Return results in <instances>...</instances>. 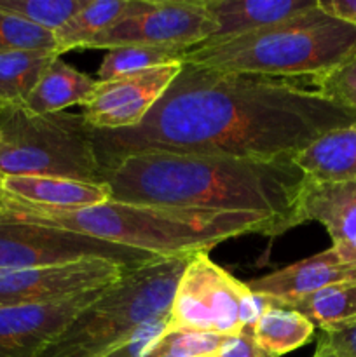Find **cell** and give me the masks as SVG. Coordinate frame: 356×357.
<instances>
[{"instance_id": "cell-31", "label": "cell", "mask_w": 356, "mask_h": 357, "mask_svg": "<svg viewBox=\"0 0 356 357\" xmlns=\"http://www.w3.org/2000/svg\"><path fill=\"white\" fill-rule=\"evenodd\" d=\"M318 7L328 16L356 26V0H318Z\"/></svg>"}, {"instance_id": "cell-9", "label": "cell", "mask_w": 356, "mask_h": 357, "mask_svg": "<svg viewBox=\"0 0 356 357\" xmlns=\"http://www.w3.org/2000/svg\"><path fill=\"white\" fill-rule=\"evenodd\" d=\"M216 23L205 0H129L124 16L94 37L86 49L124 45L194 47L208 40Z\"/></svg>"}, {"instance_id": "cell-21", "label": "cell", "mask_w": 356, "mask_h": 357, "mask_svg": "<svg viewBox=\"0 0 356 357\" xmlns=\"http://www.w3.org/2000/svg\"><path fill=\"white\" fill-rule=\"evenodd\" d=\"M316 328L295 310L269 305L253 324V337L274 357L297 351L313 338Z\"/></svg>"}, {"instance_id": "cell-24", "label": "cell", "mask_w": 356, "mask_h": 357, "mask_svg": "<svg viewBox=\"0 0 356 357\" xmlns=\"http://www.w3.org/2000/svg\"><path fill=\"white\" fill-rule=\"evenodd\" d=\"M229 337L195 330H164L143 357H216Z\"/></svg>"}, {"instance_id": "cell-13", "label": "cell", "mask_w": 356, "mask_h": 357, "mask_svg": "<svg viewBox=\"0 0 356 357\" xmlns=\"http://www.w3.org/2000/svg\"><path fill=\"white\" fill-rule=\"evenodd\" d=\"M300 223L318 222L327 229L337 261L356 268V180L313 181L300 195Z\"/></svg>"}, {"instance_id": "cell-30", "label": "cell", "mask_w": 356, "mask_h": 357, "mask_svg": "<svg viewBox=\"0 0 356 357\" xmlns=\"http://www.w3.org/2000/svg\"><path fill=\"white\" fill-rule=\"evenodd\" d=\"M216 357H274L258 345L253 337V328L246 326L234 337H229L225 347Z\"/></svg>"}, {"instance_id": "cell-15", "label": "cell", "mask_w": 356, "mask_h": 357, "mask_svg": "<svg viewBox=\"0 0 356 357\" xmlns=\"http://www.w3.org/2000/svg\"><path fill=\"white\" fill-rule=\"evenodd\" d=\"M355 279L356 268L341 265L330 250H325L264 278L253 279L246 284L255 295L265 296L272 302H283L311 295L330 284Z\"/></svg>"}, {"instance_id": "cell-23", "label": "cell", "mask_w": 356, "mask_h": 357, "mask_svg": "<svg viewBox=\"0 0 356 357\" xmlns=\"http://www.w3.org/2000/svg\"><path fill=\"white\" fill-rule=\"evenodd\" d=\"M185 52L187 47L178 45H124L108 49L98 68L96 80H110L170 63H184Z\"/></svg>"}, {"instance_id": "cell-3", "label": "cell", "mask_w": 356, "mask_h": 357, "mask_svg": "<svg viewBox=\"0 0 356 357\" xmlns=\"http://www.w3.org/2000/svg\"><path fill=\"white\" fill-rule=\"evenodd\" d=\"M0 215L94 237L163 258L191 257L243 234L272 237L267 218L250 213H215L170 206L107 201L91 208L56 211L10 201L0 194Z\"/></svg>"}, {"instance_id": "cell-2", "label": "cell", "mask_w": 356, "mask_h": 357, "mask_svg": "<svg viewBox=\"0 0 356 357\" xmlns=\"http://www.w3.org/2000/svg\"><path fill=\"white\" fill-rule=\"evenodd\" d=\"M307 176L293 157L145 152L124 157L107 174L110 199L215 213H250L272 225V237L302 225L300 195Z\"/></svg>"}, {"instance_id": "cell-18", "label": "cell", "mask_w": 356, "mask_h": 357, "mask_svg": "<svg viewBox=\"0 0 356 357\" xmlns=\"http://www.w3.org/2000/svg\"><path fill=\"white\" fill-rule=\"evenodd\" d=\"M94 87L96 79L66 65L58 56L31 91L24 108L34 114H58L75 105L82 107Z\"/></svg>"}, {"instance_id": "cell-4", "label": "cell", "mask_w": 356, "mask_h": 357, "mask_svg": "<svg viewBox=\"0 0 356 357\" xmlns=\"http://www.w3.org/2000/svg\"><path fill=\"white\" fill-rule=\"evenodd\" d=\"M356 58V26L318 3L290 20L187 49L184 65L229 73L313 79Z\"/></svg>"}, {"instance_id": "cell-28", "label": "cell", "mask_w": 356, "mask_h": 357, "mask_svg": "<svg viewBox=\"0 0 356 357\" xmlns=\"http://www.w3.org/2000/svg\"><path fill=\"white\" fill-rule=\"evenodd\" d=\"M166 328L168 319L143 324L138 330L133 331L128 338H124L114 351L108 352L105 357H143L147 349L164 333Z\"/></svg>"}, {"instance_id": "cell-16", "label": "cell", "mask_w": 356, "mask_h": 357, "mask_svg": "<svg viewBox=\"0 0 356 357\" xmlns=\"http://www.w3.org/2000/svg\"><path fill=\"white\" fill-rule=\"evenodd\" d=\"M316 3L318 0H205L216 23L215 33L205 42L225 40L281 23Z\"/></svg>"}, {"instance_id": "cell-29", "label": "cell", "mask_w": 356, "mask_h": 357, "mask_svg": "<svg viewBox=\"0 0 356 357\" xmlns=\"http://www.w3.org/2000/svg\"><path fill=\"white\" fill-rule=\"evenodd\" d=\"M318 347L327 349L339 357H356V321L321 331Z\"/></svg>"}, {"instance_id": "cell-14", "label": "cell", "mask_w": 356, "mask_h": 357, "mask_svg": "<svg viewBox=\"0 0 356 357\" xmlns=\"http://www.w3.org/2000/svg\"><path fill=\"white\" fill-rule=\"evenodd\" d=\"M0 194L21 204L56 211H73L110 201L107 185L58 176L0 178Z\"/></svg>"}, {"instance_id": "cell-25", "label": "cell", "mask_w": 356, "mask_h": 357, "mask_svg": "<svg viewBox=\"0 0 356 357\" xmlns=\"http://www.w3.org/2000/svg\"><path fill=\"white\" fill-rule=\"evenodd\" d=\"M86 2L87 0H0V9L56 33Z\"/></svg>"}, {"instance_id": "cell-26", "label": "cell", "mask_w": 356, "mask_h": 357, "mask_svg": "<svg viewBox=\"0 0 356 357\" xmlns=\"http://www.w3.org/2000/svg\"><path fill=\"white\" fill-rule=\"evenodd\" d=\"M7 51L56 52V37L52 31L0 9V52Z\"/></svg>"}, {"instance_id": "cell-5", "label": "cell", "mask_w": 356, "mask_h": 357, "mask_svg": "<svg viewBox=\"0 0 356 357\" xmlns=\"http://www.w3.org/2000/svg\"><path fill=\"white\" fill-rule=\"evenodd\" d=\"M188 257L159 258L107 286L38 357H105L140 326L170 319Z\"/></svg>"}, {"instance_id": "cell-19", "label": "cell", "mask_w": 356, "mask_h": 357, "mask_svg": "<svg viewBox=\"0 0 356 357\" xmlns=\"http://www.w3.org/2000/svg\"><path fill=\"white\" fill-rule=\"evenodd\" d=\"M265 300L272 307L295 310L321 331L344 326L356 321V279L330 284L320 291L299 296V298L283 300V302Z\"/></svg>"}, {"instance_id": "cell-1", "label": "cell", "mask_w": 356, "mask_h": 357, "mask_svg": "<svg viewBox=\"0 0 356 357\" xmlns=\"http://www.w3.org/2000/svg\"><path fill=\"white\" fill-rule=\"evenodd\" d=\"M300 80L184 65L142 124L124 131L89 126L98 162L107 174L124 157L145 152L295 157L355 124V110Z\"/></svg>"}, {"instance_id": "cell-6", "label": "cell", "mask_w": 356, "mask_h": 357, "mask_svg": "<svg viewBox=\"0 0 356 357\" xmlns=\"http://www.w3.org/2000/svg\"><path fill=\"white\" fill-rule=\"evenodd\" d=\"M58 176L105 185L82 114L0 105V178Z\"/></svg>"}, {"instance_id": "cell-12", "label": "cell", "mask_w": 356, "mask_h": 357, "mask_svg": "<svg viewBox=\"0 0 356 357\" xmlns=\"http://www.w3.org/2000/svg\"><path fill=\"white\" fill-rule=\"evenodd\" d=\"M103 289L61 302L0 307V357H38Z\"/></svg>"}, {"instance_id": "cell-20", "label": "cell", "mask_w": 356, "mask_h": 357, "mask_svg": "<svg viewBox=\"0 0 356 357\" xmlns=\"http://www.w3.org/2000/svg\"><path fill=\"white\" fill-rule=\"evenodd\" d=\"M54 58L58 54L49 51L0 52V105L24 107Z\"/></svg>"}, {"instance_id": "cell-7", "label": "cell", "mask_w": 356, "mask_h": 357, "mask_svg": "<svg viewBox=\"0 0 356 357\" xmlns=\"http://www.w3.org/2000/svg\"><path fill=\"white\" fill-rule=\"evenodd\" d=\"M269 302L246 282L220 268L206 251L188 257L175 289L166 330H195L234 337L257 323Z\"/></svg>"}, {"instance_id": "cell-27", "label": "cell", "mask_w": 356, "mask_h": 357, "mask_svg": "<svg viewBox=\"0 0 356 357\" xmlns=\"http://www.w3.org/2000/svg\"><path fill=\"white\" fill-rule=\"evenodd\" d=\"M309 80L321 94L356 112V58Z\"/></svg>"}, {"instance_id": "cell-32", "label": "cell", "mask_w": 356, "mask_h": 357, "mask_svg": "<svg viewBox=\"0 0 356 357\" xmlns=\"http://www.w3.org/2000/svg\"><path fill=\"white\" fill-rule=\"evenodd\" d=\"M313 357H339V356H335L334 352L327 351V349H323V347H318L316 345V352H314Z\"/></svg>"}, {"instance_id": "cell-10", "label": "cell", "mask_w": 356, "mask_h": 357, "mask_svg": "<svg viewBox=\"0 0 356 357\" xmlns=\"http://www.w3.org/2000/svg\"><path fill=\"white\" fill-rule=\"evenodd\" d=\"M128 271L131 268L103 258H86L21 271H0V307L61 302L107 288Z\"/></svg>"}, {"instance_id": "cell-11", "label": "cell", "mask_w": 356, "mask_h": 357, "mask_svg": "<svg viewBox=\"0 0 356 357\" xmlns=\"http://www.w3.org/2000/svg\"><path fill=\"white\" fill-rule=\"evenodd\" d=\"M181 66L184 63L177 61L110 80H96L93 94L82 105V117L98 131L136 128L166 93Z\"/></svg>"}, {"instance_id": "cell-8", "label": "cell", "mask_w": 356, "mask_h": 357, "mask_svg": "<svg viewBox=\"0 0 356 357\" xmlns=\"http://www.w3.org/2000/svg\"><path fill=\"white\" fill-rule=\"evenodd\" d=\"M86 258H103L136 268L163 257L0 215V271H21Z\"/></svg>"}, {"instance_id": "cell-17", "label": "cell", "mask_w": 356, "mask_h": 357, "mask_svg": "<svg viewBox=\"0 0 356 357\" xmlns=\"http://www.w3.org/2000/svg\"><path fill=\"white\" fill-rule=\"evenodd\" d=\"M293 160L313 181L356 180V122L327 132Z\"/></svg>"}, {"instance_id": "cell-22", "label": "cell", "mask_w": 356, "mask_h": 357, "mask_svg": "<svg viewBox=\"0 0 356 357\" xmlns=\"http://www.w3.org/2000/svg\"><path fill=\"white\" fill-rule=\"evenodd\" d=\"M128 3L129 0H87L86 6L54 33L58 56L72 49H86L94 37L124 16Z\"/></svg>"}]
</instances>
